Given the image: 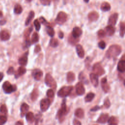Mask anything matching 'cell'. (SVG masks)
<instances>
[{"instance_id": "cell-44", "label": "cell", "mask_w": 125, "mask_h": 125, "mask_svg": "<svg viewBox=\"0 0 125 125\" xmlns=\"http://www.w3.org/2000/svg\"><path fill=\"white\" fill-rule=\"evenodd\" d=\"M7 121V117L5 116H0V125H3Z\"/></svg>"}, {"instance_id": "cell-43", "label": "cell", "mask_w": 125, "mask_h": 125, "mask_svg": "<svg viewBox=\"0 0 125 125\" xmlns=\"http://www.w3.org/2000/svg\"><path fill=\"white\" fill-rule=\"evenodd\" d=\"M34 24L37 31H39L41 28V24L37 19H36L34 21Z\"/></svg>"}, {"instance_id": "cell-30", "label": "cell", "mask_w": 125, "mask_h": 125, "mask_svg": "<svg viewBox=\"0 0 125 125\" xmlns=\"http://www.w3.org/2000/svg\"><path fill=\"white\" fill-rule=\"evenodd\" d=\"M39 40V35L37 32H34L31 38V40L30 41L31 44H34L35 43H37L38 42Z\"/></svg>"}, {"instance_id": "cell-13", "label": "cell", "mask_w": 125, "mask_h": 125, "mask_svg": "<svg viewBox=\"0 0 125 125\" xmlns=\"http://www.w3.org/2000/svg\"><path fill=\"white\" fill-rule=\"evenodd\" d=\"M89 77L92 84L95 87H97L99 84L98 76L94 73H91L89 75Z\"/></svg>"}, {"instance_id": "cell-36", "label": "cell", "mask_w": 125, "mask_h": 125, "mask_svg": "<svg viewBox=\"0 0 125 125\" xmlns=\"http://www.w3.org/2000/svg\"><path fill=\"white\" fill-rule=\"evenodd\" d=\"M49 45L53 47H56L59 45V42L56 38H52L50 40Z\"/></svg>"}, {"instance_id": "cell-61", "label": "cell", "mask_w": 125, "mask_h": 125, "mask_svg": "<svg viewBox=\"0 0 125 125\" xmlns=\"http://www.w3.org/2000/svg\"></svg>"}, {"instance_id": "cell-41", "label": "cell", "mask_w": 125, "mask_h": 125, "mask_svg": "<svg viewBox=\"0 0 125 125\" xmlns=\"http://www.w3.org/2000/svg\"><path fill=\"white\" fill-rule=\"evenodd\" d=\"M46 95L49 98H53L54 96V93L52 89H49L46 91Z\"/></svg>"}, {"instance_id": "cell-3", "label": "cell", "mask_w": 125, "mask_h": 125, "mask_svg": "<svg viewBox=\"0 0 125 125\" xmlns=\"http://www.w3.org/2000/svg\"><path fill=\"white\" fill-rule=\"evenodd\" d=\"M72 86H64L62 87L58 92L57 95L60 97H65L68 96L73 90Z\"/></svg>"}, {"instance_id": "cell-35", "label": "cell", "mask_w": 125, "mask_h": 125, "mask_svg": "<svg viewBox=\"0 0 125 125\" xmlns=\"http://www.w3.org/2000/svg\"><path fill=\"white\" fill-rule=\"evenodd\" d=\"M33 30V27L32 26H31L30 27H29L28 28H27L24 32V37L25 38V39H29V36L31 33V32Z\"/></svg>"}, {"instance_id": "cell-54", "label": "cell", "mask_w": 125, "mask_h": 125, "mask_svg": "<svg viewBox=\"0 0 125 125\" xmlns=\"http://www.w3.org/2000/svg\"><path fill=\"white\" fill-rule=\"evenodd\" d=\"M15 125H23V124L22 122H21V121H19L16 123Z\"/></svg>"}, {"instance_id": "cell-14", "label": "cell", "mask_w": 125, "mask_h": 125, "mask_svg": "<svg viewBox=\"0 0 125 125\" xmlns=\"http://www.w3.org/2000/svg\"><path fill=\"white\" fill-rule=\"evenodd\" d=\"M82 30L80 27H75L73 29L71 35L74 38H79V37H80L82 34Z\"/></svg>"}, {"instance_id": "cell-39", "label": "cell", "mask_w": 125, "mask_h": 125, "mask_svg": "<svg viewBox=\"0 0 125 125\" xmlns=\"http://www.w3.org/2000/svg\"><path fill=\"white\" fill-rule=\"evenodd\" d=\"M107 122L109 124H117L118 120L115 117L111 116L108 118Z\"/></svg>"}, {"instance_id": "cell-33", "label": "cell", "mask_w": 125, "mask_h": 125, "mask_svg": "<svg viewBox=\"0 0 125 125\" xmlns=\"http://www.w3.org/2000/svg\"><path fill=\"white\" fill-rule=\"evenodd\" d=\"M14 11V13L16 14H21L22 11V8L21 6L19 4H16L15 5Z\"/></svg>"}, {"instance_id": "cell-59", "label": "cell", "mask_w": 125, "mask_h": 125, "mask_svg": "<svg viewBox=\"0 0 125 125\" xmlns=\"http://www.w3.org/2000/svg\"><path fill=\"white\" fill-rule=\"evenodd\" d=\"M27 1H28V2H30V1H31L32 0H26Z\"/></svg>"}, {"instance_id": "cell-6", "label": "cell", "mask_w": 125, "mask_h": 125, "mask_svg": "<svg viewBox=\"0 0 125 125\" xmlns=\"http://www.w3.org/2000/svg\"><path fill=\"white\" fill-rule=\"evenodd\" d=\"M67 17V14L65 12L61 11L58 14L55 21L57 24L62 25L66 21Z\"/></svg>"}, {"instance_id": "cell-28", "label": "cell", "mask_w": 125, "mask_h": 125, "mask_svg": "<svg viewBox=\"0 0 125 125\" xmlns=\"http://www.w3.org/2000/svg\"><path fill=\"white\" fill-rule=\"evenodd\" d=\"M79 79L81 81V82L82 83H84L85 84H87L88 83V81L86 77V75L83 72H81L79 74Z\"/></svg>"}, {"instance_id": "cell-62", "label": "cell", "mask_w": 125, "mask_h": 125, "mask_svg": "<svg viewBox=\"0 0 125 125\" xmlns=\"http://www.w3.org/2000/svg\"></svg>"}, {"instance_id": "cell-32", "label": "cell", "mask_w": 125, "mask_h": 125, "mask_svg": "<svg viewBox=\"0 0 125 125\" xmlns=\"http://www.w3.org/2000/svg\"><path fill=\"white\" fill-rule=\"evenodd\" d=\"M95 97V94L93 93L90 92L88 93L84 98V101L85 102H90L92 101Z\"/></svg>"}, {"instance_id": "cell-5", "label": "cell", "mask_w": 125, "mask_h": 125, "mask_svg": "<svg viewBox=\"0 0 125 125\" xmlns=\"http://www.w3.org/2000/svg\"><path fill=\"white\" fill-rule=\"evenodd\" d=\"M45 83L48 86L53 88V89H56L57 87L56 83L52 76L49 73L46 74L45 75Z\"/></svg>"}, {"instance_id": "cell-1", "label": "cell", "mask_w": 125, "mask_h": 125, "mask_svg": "<svg viewBox=\"0 0 125 125\" xmlns=\"http://www.w3.org/2000/svg\"><path fill=\"white\" fill-rule=\"evenodd\" d=\"M122 51L121 47L117 44L111 45L107 50L105 56L107 58H114L120 55Z\"/></svg>"}, {"instance_id": "cell-56", "label": "cell", "mask_w": 125, "mask_h": 125, "mask_svg": "<svg viewBox=\"0 0 125 125\" xmlns=\"http://www.w3.org/2000/svg\"><path fill=\"white\" fill-rule=\"evenodd\" d=\"M4 20H2V21H0V25H3V24H4L5 22H3V21H4Z\"/></svg>"}, {"instance_id": "cell-31", "label": "cell", "mask_w": 125, "mask_h": 125, "mask_svg": "<svg viewBox=\"0 0 125 125\" xmlns=\"http://www.w3.org/2000/svg\"><path fill=\"white\" fill-rule=\"evenodd\" d=\"M68 40V42H69V43H70L72 45L76 44L77 42H79V38H74L72 36V35H71L69 36Z\"/></svg>"}, {"instance_id": "cell-10", "label": "cell", "mask_w": 125, "mask_h": 125, "mask_svg": "<svg viewBox=\"0 0 125 125\" xmlns=\"http://www.w3.org/2000/svg\"><path fill=\"white\" fill-rule=\"evenodd\" d=\"M118 18V14L117 13H114L112 14L110 17L109 18L108 21V25L114 26L116 24L117 22V21Z\"/></svg>"}, {"instance_id": "cell-37", "label": "cell", "mask_w": 125, "mask_h": 125, "mask_svg": "<svg viewBox=\"0 0 125 125\" xmlns=\"http://www.w3.org/2000/svg\"><path fill=\"white\" fill-rule=\"evenodd\" d=\"M125 34V23L122 21L120 24V36L121 37H123Z\"/></svg>"}, {"instance_id": "cell-34", "label": "cell", "mask_w": 125, "mask_h": 125, "mask_svg": "<svg viewBox=\"0 0 125 125\" xmlns=\"http://www.w3.org/2000/svg\"><path fill=\"white\" fill-rule=\"evenodd\" d=\"M39 96V91L37 89H34L31 94V99L32 101H35Z\"/></svg>"}, {"instance_id": "cell-51", "label": "cell", "mask_w": 125, "mask_h": 125, "mask_svg": "<svg viewBox=\"0 0 125 125\" xmlns=\"http://www.w3.org/2000/svg\"><path fill=\"white\" fill-rule=\"evenodd\" d=\"M101 108V107L98 106V105H96L94 107H93L91 109H90V111H96L97 110L100 109Z\"/></svg>"}, {"instance_id": "cell-24", "label": "cell", "mask_w": 125, "mask_h": 125, "mask_svg": "<svg viewBox=\"0 0 125 125\" xmlns=\"http://www.w3.org/2000/svg\"><path fill=\"white\" fill-rule=\"evenodd\" d=\"M25 118L27 122L29 123H32L35 119L34 114L31 112H27L25 114Z\"/></svg>"}, {"instance_id": "cell-18", "label": "cell", "mask_w": 125, "mask_h": 125, "mask_svg": "<svg viewBox=\"0 0 125 125\" xmlns=\"http://www.w3.org/2000/svg\"><path fill=\"white\" fill-rule=\"evenodd\" d=\"M104 31L105 32V34H106L108 36H111L114 34L115 31V29L113 27V26L108 25L105 27Z\"/></svg>"}, {"instance_id": "cell-23", "label": "cell", "mask_w": 125, "mask_h": 125, "mask_svg": "<svg viewBox=\"0 0 125 125\" xmlns=\"http://www.w3.org/2000/svg\"><path fill=\"white\" fill-rule=\"evenodd\" d=\"M26 70L23 66H21L19 67L17 72L15 74V78H18L19 77L24 74L26 73Z\"/></svg>"}, {"instance_id": "cell-16", "label": "cell", "mask_w": 125, "mask_h": 125, "mask_svg": "<svg viewBox=\"0 0 125 125\" xmlns=\"http://www.w3.org/2000/svg\"><path fill=\"white\" fill-rule=\"evenodd\" d=\"M76 52L80 58H83L84 56V51L83 46L81 44H77L76 46Z\"/></svg>"}, {"instance_id": "cell-19", "label": "cell", "mask_w": 125, "mask_h": 125, "mask_svg": "<svg viewBox=\"0 0 125 125\" xmlns=\"http://www.w3.org/2000/svg\"><path fill=\"white\" fill-rule=\"evenodd\" d=\"M10 37V34L7 31L3 30L0 32V39L1 40L3 41H7L9 39Z\"/></svg>"}, {"instance_id": "cell-17", "label": "cell", "mask_w": 125, "mask_h": 125, "mask_svg": "<svg viewBox=\"0 0 125 125\" xmlns=\"http://www.w3.org/2000/svg\"><path fill=\"white\" fill-rule=\"evenodd\" d=\"M109 118V116L107 113H103L101 114L99 118L98 119L97 122L100 124L105 123Z\"/></svg>"}, {"instance_id": "cell-53", "label": "cell", "mask_w": 125, "mask_h": 125, "mask_svg": "<svg viewBox=\"0 0 125 125\" xmlns=\"http://www.w3.org/2000/svg\"><path fill=\"white\" fill-rule=\"evenodd\" d=\"M58 36L60 38V39H62L64 37V34H63V33L62 31H60L59 32V33H58Z\"/></svg>"}, {"instance_id": "cell-60", "label": "cell", "mask_w": 125, "mask_h": 125, "mask_svg": "<svg viewBox=\"0 0 125 125\" xmlns=\"http://www.w3.org/2000/svg\"><path fill=\"white\" fill-rule=\"evenodd\" d=\"M109 125H117V124H109Z\"/></svg>"}, {"instance_id": "cell-42", "label": "cell", "mask_w": 125, "mask_h": 125, "mask_svg": "<svg viewBox=\"0 0 125 125\" xmlns=\"http://www.w3.org/2000/svg\"><path fill=\"white\" fill-rule=\"evenodd\" d=\"M0 112L4 114H6L7 113V109L5 104H2L0 106Z\"/></svg>"}, {"instance_id": "cell-38", "label": "cell", "mask_w": 125, "mask_h": 125, "mask_svg": "<svg viewBox=\"0 0 125 125\" xmlns=\"http://www.w3.org/2000/svg\"><path fill=\"white\" fill-rule=\"evenodd\" d=\"M46 32L47 34L51 37H53L55 34V31L54 29L50 26H48L46 27Z\"/></svg>"}, {"instance_id": "cell-46", "label": "cell", "mask_w": 125, "mask_h": 125, "mask_svg": "<svg viewBox=\"0 0 125 125\" xmlns=\"http://www.w3.org/2000/svg\"><path fill=\"white\" fill-rule=\"evenodd\" d=\"M98 46L102 49H104L106 46V44L104 41H100L98 43Z\"/></svg>"}, {"instance_id": "cell-9", "label": "cell", "mask_w": 125, "mask_h": 125, "mask_svg": "<svg viewBox=\"0 0 125 125\" xmlns=\"http://www.w3.org/2000/svg\"><path fill=\"white\" fill-rule=\"evenodd\" d=\"M76 92L78 95H82L85 93V89L82 83L79 82L76 85Z\"/></svg>"}, {"instance_id": "cell-29", "label": "cell", "mask_w": 125, "mask_h": 125, "mask_svg": "<svg viewBox=\"0 0 125 125\" xmlns=\"http://www.w3.org/2000/svg\"><path fill=\"white\" fill-rule=\"evenodd\" d=\"M75 115L79 118H83L84 117V111L83 109L79 108L75 110Z\"/></svg>"}, {"instance_id": "cell-47", "label": "cell", "mask_w": 125, "mask_h": 125, "mask_svg": "<svg viewBox=\"0 0 125 125\" xmlns=\"http://www.w3.org/2000/svg\"><path fill=\"white\" fill-rule=\"evenodd\" d=\"M41 3L43 5H49L51 2L50 0H40Z\"/></svg>"}, {"instance_id": "cell-7", "label": "cell", "mask_w": 125, "mask_h": 125, "mask_svg": "<svg viewBox=\"0 0 125 125\" xmlns=\"http://www.w3.org/2000/svg\"><path fill=\"white\" fill-rule=\"evenodd\" d=\"M92 70L94 73L98 76H102L105 73L104 70L99 63H96L93 65Z\"/></svg>"}, {"instance_id": "cell-50", "label": "cell", "mask_w": 125, "mask_h": 125, "mask_svg": "<svg viewBox=\"0 0 125 125\" xmlns=\"http://www.w3.org/2000/svg\"><path fill=\"white\" fill-rule=\"evenodd\" d=\"M41 50V47L40 45H39V44L36 45L35 47V49H34V52L36 53H38Z\"/></svg>"}, {"instance_id": "cell-15", "label": "cell", "mask_w": 125, "mask_h": 125, "mask_svg": "<svg viewBox=\"0 0 125 125\" xmlns=\"http://www.w3.org/2000/svg\"><path fill=\"white\" fill-rule=\"evenodd\" d=\"M99 18V14L96 11H92L88 15V18L91 21H95Z\"/></svg>"}, {"instance_id": "cell-8", "label": "cell", "mask_w": 125, "mask_h": 125, "mask_svg": "<svg viewBox=\"0 0 125 125\" xmlns=\"http://www.w3.org/2000/svg\"><path fill=\"white\" fill-rule=\"evenodd\" d=\"M50 105V100L48 99H43L40 102L41 110L42 112H44L48 109Z\"/></svg>"}, {"instance_id": "cell-2", "label": "cell", "mask_w": 125, "mask_h": 125, "mask_svg": "<svg viewBox=\"0 0 125 125\" xmlns=\"http://www.w3.org/2000/svg\"><path fill=\"white\" fill-rule=\"evenodd\" d=\"M67 106L65 104V99H64V100L62 101L61 107L60 108L57 112L56 117L59 120V121L61 122L63 121V120L64 119L65 116L67 113Z\"/></svg>"}, {"instance_id": "cell-12", "label": "cell", "mask_w": 125, "mask_h": 125, "mask_svg": "<svg viewBox=\"0 0 125 125\" xmlns=\"http://www.w3.org/2000/svg\"><path fill=\"white\" fill-rule=\"evenodd\" d=\"M101 86L105 93L108 92L109 90V86L107 83L106 77H104L101 80Z\"/></svg>"}, {"instance_id": "cell-52", "label": "cell", "mask_w": 125, "mask_h": 125, "mask_svg": "<svg viewBox=\"0 0 125 125\" xmlns=\"http://www.w3.org/2000/svg\"><path fill=\"white\" fill-rule=\"evenodd\" d=\"M73 125H81V122L79 120H78L76 119H74L73 120Z\"/></svg>"}, {"instance_id": "cell-20", "label": "cell", "mask_w": 125, "mask_h": 125, "mask_svg": "<svg viewBox=\"0 0 125 125\" xmlns=\"http://www.w3.org/2000/svg\"><path fill=\"white\" fill-rule=\"evenodd\" d=\"M29 108V106L27 104L23 103L21 104V117H23L24 115H25V114L28 111Z\"/></svg>"}, {"instance_id": "cell-26", "label": "cell", "mask_w": 125, "mask_h": 125, "mask_svg": "<svg viewBox=\"0 0 125 125\" xmlns=\"http://www.w3.org/2000/svg\"><path fill=\"white\" fill-rule=\"evenodd\" d=\"M67 81L68 83H73L75 80V75L72 72H68L66 76Z\"/></svg>"}, {"instance_id": "cell-49", "label": "cell", "mask_w": 125, "mask_h": 125, "mask_svg": "<svg viewBox=\"0 0 125 125\" xmlns=\"http://www.w3.org/2000/svg\"><path fill=\"white\" fill-rule=\"evenodd\" d=\"M7 73L8 75H13L15 73L14 69L13 67H10L7 71Z\"/></svg>"}, {"instance_id": "cell-45", "label": "cell", "mask_w": 125, "mask_h": 125, "mask_svg": "<svg viewBox=\"0 0 125 125\" xmlns=\"http://www.w3.org/2000/svg\"><path fill=\"white\" fill-rule=\"evenodd\" d=\"M105 35V32L103 29H100L98 31V36L99 38H104Z\"/></svg>"}, {"instance_id": "cell-40", "label": "cell", "mask_w": 125, "mask_h": 125, "mask_svg": "<svg viewBox=\"0 0 125 125\" xmlns=\"http://www.w3.org/2000/svg\"><path fill=\"white\" fill-rule=\"evenodd\" d=\"M39 20L40 21H41V22L44 25H45L46 27L47 26H50V24L48 22H47L46 21V20L45 19V18L43 17H41L40 18H39Z\"/></svg>"}, {"instance_id": "cell-48", "label": "cell", "mask_w": 125, "mask_h": 125, "mask_svg": "<svg viewBox=\"0 0 125 125\" xmlns=\"http://www.w3.org/2000/svg\"><path fill=\"white\" fill-rule=\"evenodd\" d=\"M104 106L106 108H108V107H109L110 106V102L109 100L108 99H105L104 101Z\"/></svg>"}, {"instance_id": "cell-27", "label": "cell", "mask_w": 125, "mask_h": 125, "mask_svg": "<svg viewBox=\"0 0 125 125\" xmlns=\"http://www.w3.org/2000/svg\"><path fill=\"white\" fill-rule=\"evenodd\" d=\"M34 16H35L34 12L33 11H31L29 12V13L28 14V16L27 17L26 20L25 21V25H28L30 23V22L32 21V20L34 18Z\"/></svg>"}, {"instance_id": "cell-55", "label": "cell", "mask_w": 125, "mask_h": 125, "mask_svg": "<svg viewBox=\"0 0 125 125\" xmlns=\"http://www.w3.org/2000/svg\"><path fill=\"white\" fill-rule=\"evenodd\" d=\"M3 78V74L2 72H0V82L1 81Z\"/></svg>"}, {"instance_id": "cell-58", "label": "cell", "mask_w": 125, "mask_h": 125, "mask_svg": "<svg viewBox=\"0 0 125 125\" xmlns=\"http://www.w3.org/2000/svg\"><path fill=\"white\" fill-rule=\"evenodd\" d=\"M84 0V2H85L87 3V2H89V0Z\"/></svg>"}, {"instance_id": "cell-11", "label": "cell", "mask_w": 125, "mask_h": 125, "mask_svg": "<svg viewBox=\"0 0 125 125\" xmlns=\"http://www.w3.org/2000/svg\"><path fill=\"white\" fill-rule=\"evenodd\" d=\"M28 51L26 52L23 55L19 58V63L22 66H25L27 63V60H28Z\"/></svg>"}, {"instance_id": "cell-22", "label": "cell", "mask_w": 125, "mask_h": 125, "mask_svg": "<svg viewBox=\"0 0 125 125\" xmlns=\"http://www.w3.org/2000/svg\"><path fill=\"white\" fill-rule=\"evenodd\" d=\"M118 70L121 73L125 71V60H121L118 62L117 66Z\"/></svg>"}, {"instance_id": "cell-4", "label": "cell", "mask_w": 125, "mask_h": 125, "mask_svg": "<svg viewBox=\"0 0 125 125\" xmlns=\"http://www.w3.org/2000/svg\"><path fill=\"white\" fill-rule=\"evenodd\" d=\"M2 89L5 93L10 94L17 90V86L16 85H12L8 81H6L2 84Z\"/></svg>"}, {"instance_id": "cell-21", "label": "cell", "mask_w": 125, "mask_h": 125, "mask_svg": "<svg viewBox=\"0 0 125 125\" xmlns=\"http://www.w3.org/2000/svg\"><path fill=\"white\" fill-rule=\"evenodd\" d=\"M33 75L35 80L36 81H40L43 76V73L40 70L36 69L33 72Z\"/></svg>"}, {"instance_id": "cell-25", "label": "cell", "mask_w": 125, "mask_h": 125, "mask_svg": "<svg viewBox=\"0 0 125 125\" xmlns=\"http://www.w3.org/2000/svg\"><path fill=\"white\" fill-rule=\"evenodd\" d=\"M111 9V6L110 4L107 2H104L101 5V9L104 12L108 11Z\"/></svg>"}, {"instance_id": "cell-57", "label": "cell", "mask_w": 125, "mask_h": 125, "mask_svg": "<svg viewBox=\"0 0 125 125\" xmlns=\"http://www.w3.org/2000/svg\"><path fill=\"white\" fill-rule=\"evenodd\" d=\"M2 16H3L2 13V12L0 10V18H1V17H2Z\"/></svg>"}]
</instances>
